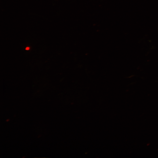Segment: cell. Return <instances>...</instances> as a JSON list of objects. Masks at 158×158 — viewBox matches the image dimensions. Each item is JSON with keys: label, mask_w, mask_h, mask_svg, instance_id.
Listing matches in <instances>:
<instances>
[{"label": "cell", "mask_w": 158, "mask_h": 158, "mask_svg": "<svg viewBox=\"0 0 158 158\" xmlns=\"http://www.w3.org/2000/svg\"><path fill=\"white\" fill-rule=\"evenodd\" d=\"M26 50H28L29 49V47H27L26 48Z\"/></svg>", "instance_id": "6da1fadb"}]
</instances>
